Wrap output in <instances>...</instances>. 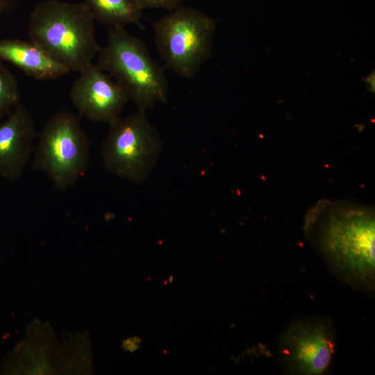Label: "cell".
Wrapping results in <instances>:
<instances>
[{
    "label": "cell",
    "instance_id": "cell-1",
    "mask_svg": "<svg viewBox=\"0 0 375 375\" xmlns=\"http://www.w3.org/2000/svg\"><path fill=\"white\" fill-rule=\"evenodd\" d=\"M303 231L335 277L356 290H374V208L322 199L308 212Z\"/></svg>",
    "mask_w": 375,
    "mask_h": 375
},
{
    "label": "cell",
    "instance_id": "cell-2",
    "mask_svg": "<svg viewBox=\"0 0 375 375\" xmlns=\"http://www.w3.org/2000/svg\"><path fill=\"white\" fill-rule=\"evenodd\" d=\"M30 40L69 71L80 72L92 63L100 47L94 19L83 3L47 0L31 12Z\"/></svg>",
    "mask_w": 375,
    "mask_h": 375
},
{
    "label": "cell",
    "instance_id": "cell-3",
    "mask_svg": "<svg viewBox=\"0 0 375 375\" xmlns=\"http://www.w3.org/2000/svg\"><path fill=\"white\" fill-rule=\"evenodd\" d=\"M97 55V65L125 89L138 110L146 111L167 102L168 82L163 69L145 44L125 28H109L106 43Z\"/></svg>",
    "mask_w": 375,
    "mask_h": 375
},
{
    "label": "cell",
    "instance_id": "cell-4",
    "mask_svg": "<svg viewBox=\"0 0 375 375\" xmlns=\"http://www.w3.org/2000/svg\"><path fill=\"white\" fill-rule=\"evenodd\" d=\"M215 21L191 7L171 10L153 24L156 48L165 66L192 78L212 53Z\"/></svg>",
    "mask_w": 375,
    "mask_h": 375
},
{
    "label": "cell",
    "instance_id": "cell-5",
    "mask_svg": "<svg viewBox=\"0 0 375 375\" xmlns=\"http://www.w3.org/2000/svg\"><path fill=\"white\" fill-rule=\"evenodd\" d=\"M89 165V141L78 117L67 110L53 115L34 149L32 168L44 172L55 189L65 190L85 174Z\"/></svg>",
    "mask_w": 375,
    "mask_h": 375
},
{
    "label": "cell",
    "instance_id": "cell-6",
    "mask_svg": "<svg viewBox=\"0 0 375 375\" xmlns=\"http://www.w3.org/2000/svg\"><path fill=\"white\" fill-rule=\"evenodd\" d=\"M109 124L101 147L104 167L111 174L133 183H144L153 171L162 142L146 111L138 110Z\"/></svg>",
    "mask_w": 375,
    "mask_h": 375
},
{
    "label": "cell",
    "instance_id": "cell-7",
    "mask_svg": "<svg viewBox=\"0 0 375 375\" xmlns=\"http://www.w3.org/2000/svg\"><path fill=\"white\" fill-rule=\"evenodd\" d=\"M333 323L326 317L295 319L281 334L279 360L291 374L319 375L325 372L335 351Z\"/></svg>",
    "mask_w": 375,
    "mask_h": 375
},
{
    "label": "cell",
    "instance_id": "cell-8",
    "mask_svg": "<svg viewBox=\"0 0 375 375\" xmlns=\"http://www.w3.org/2000/svg\"><path fill=\"white\" fill-rule=\"evenodd\" d=\"M79 74L69 96L80 116L108 124L119 117L129 99L125 89L97 64L91 63Z\"/></svg>",
    "mask_w": 375,
    "mask_h": 375
},
{
    "label": "cell",
    "instance_id": "cell-9",
    "mask_svg": "<svg viewBox=\"0 0 375 375\" xmlns=\"http://www.w3.org/2000/svg\"><path fill=\"white\" fill-rule=\"evenodd\" d=\"M34 120L27 108L17 105L0 122V177L16 181L33 153Z\"/></svg>",
    "mask_w": 375,
    "mask_h": 375
},
{
    "label": "cell",
    "instance_id": "cell-10",
    "mask_svg": "<svg viewBox=\"0 0 375 375\" xmlns=\"http://www.w3.org/2000/svg\"><path fill=\"white\" fill-rule=\"evenodd\" d=\"M0 59L12 63L27 76L38 80L55 79L70 72L31 40H0Z\"/></svg>",
    "mask_w": 375,
    "mask_h": 375
},
{
    "label": "cell",
    "instance_id": "cell-11",
    "mask_svg": "<svg viewBox=\"0 0 375 375\" xmlns=\"http://www.w3.org/2000/svg\"><path fill=\"white\" fill-rule=\"evenodd\" d=\"M94 21L109 28L140 24L142 9L135 0H83Z\"/></svg>",
    "mask_w": 375,
    "mask_h": 375
},
{
    "label": "cell",
    "instance_id": "cell-12",
    "mask_svg": "<svg viewBox=\"0 0 375 375\" xmlns=\"http://www.w3.org/2000/svg\"><path fill=\"white\" fill-rule=\"evenodd\" d=\"M20 103V92L15 76L0 59V119Z\"/></svg>",
    "mask_w": 375,
    "mask_h": 375
},
{
    "label": "cell",
    "instance_id": "cell-13",
    "mask_svg": "<svg viewBox=\"0 0 375 375\" xmlns=\"http://www.w3.org/2000/svg\"><path fill=\"white\" fill-rule=\"evenodd\" d=\"M140 7L144 9L160 8L173 10L178 6L183 0H135Z\"/></svg>",
    "mask_w": 375,
    "mask_h": 375
},
{
    "label": "cell",
    "instance_id": "cell-14",
    "mask_svg": "<svg viewBox=\"0 0 375 375\" xmlns=\"http://www.w3.org/2000/svg\"><path fill=\"white\" fill-rule=\"evenodd\" d=\"M143 342V340L139 336H133L126 338L122 341L123 349L129 352L138 351Z\"/></svg>",
    "mask_w": 375,
    "mask_h": 375
},
{
    "label": "cell",
    "instance_id": "cell-15",
    "mask_svg": "<svg viewBox=\"0 0 375 375\" xmlns=\"http://www.w3.org/2000/svg\"><path fill=\"white\" fill-rule=\"evenodd\" d=\"M10 0H0V16L8 9Z\"/></svg>",
    "mask_w": 375,
    "mask_h": 375
}]
</instances>
